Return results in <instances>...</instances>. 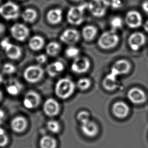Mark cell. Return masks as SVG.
<instances>
[{"instance_id":"cell-32","label":"cell","mask_w":148,"mask_h":148,"mask_svg":"<svg viewBox=\"0 0 148 148\" xmlns=\"http://www.w3.org/2000/svg\"><path fill=\"white\" fill-rule=\"evenodd\" d=\"M47 128L51 132L54 133H57L60 130V124L55 120H50L47 124Z\"/></svg>"},{"instance_id":"cell-25","label":"cell","mask_w":148,"mask_h":148,"mask_svg":"<svg viewBox=\"0 0 148 148\" xmlns=\"http://www.w3.org/2000/svg\"><path fill=\"white\" fill-rule=\"evenodd\" d=\"M103 86L108 91H113L118 87L117 77L112 74H108L105 77L103 81Z\"/></svg>"},{"instance_id":"cell-27","label":"cell","mask_w":148,"mask_h":148,"mask_svg":"<svg viewBox=\"0 0 148 148\" xmlns=\"http://www.w3.org/2000/svg\"><path fill=\"white\" fill-rule=\"evenodd\" d=\"M61 50V46L58 42H51L47 44L46 47L47 54L52 57L56 56L58 55Z\"/></svg>"},{"instance_id":"cell-43","label":"cell","mask_w":148,"mask_h":148,"mask_svg":"<svg viewBox=\"0 0 148 148\" xmlns=\"http://www.w3.org/2000/svg\"><path fill=\"white\" fill-rule=\"evenodd\" d=\"M118 1H119V0H112V2L114 4H115L117 2H118Z\"/></svg>"},{"instance_id":"cell-2","label":"cell","mask_w":148,"mask_h":148,"mask_svg":"<svg viewBox=\"0 0 148 148\" xmlns=\"http://www.w3.org/2000/svg\"><path fill=\"white\" fill-rule=\"evenodd\" d=\"M75 90V84L68 78H62L57 82L55 88V93L58 98L67 99L72 95Z\"/></svg>"},{"instance_id":"cell-30","label":"cell","mask_w":148,"mask_h":148,"mask_svg":"<svg viewBox=\"0 0 148 148\" xmlns=\"http://www.w3.org/2000/svg\"><path fill=\"white\" fill-rule=\"evenodd\" d=\"M80 51L76 47L70 46L65 51V54L67 57L69 58H76L78 56Z\"/></svg>"},{"instance_id":"cell-18","label":"cell","mask_w":148,"mask_h":148,"mask_svg":"<svg viewBox=\"0 0 148 148\" xmlns=\"http://www.w3.org/2000/svg\"><path fill=\"white\" fill-rule=\"evenodd\" d=\"M128 105L123 102H115L112 107V112L114 116L119 119L126 118L130 113Z\"/></svg>"},{"instance_id":"cell-28","label":"cell","mask_w":148,"mask_h":148,"mask_svg":"<svg viewBox=\"0 0 148 148\" xmlns=\"http://www.w3.org/2000/svg\"><path fill=\"white\" fill-rule=\"evenodd\" d=\"M40 145L41 148H56L57 142L53 138L46 136L40 139Z\"/></svg>"},{"instance_id":"cell-36","label":"cell","mask_w":148,"mask_h":148,"mask_svg":"<svg viewBox=\"0 0 148 148\" xmlns=\"http://www.w3.org/2000/svg\"><path fill=\"white\" fill-rule=\"evenodd\" d=\"M142 8L145 13L148 14V0L143 2L142 5Z\"/></svg>"},{"instance_id":"cell-10","label":"cell","mask_w":148,"mask_h":148,"mask_svg":"<svg viewBox=\"0 0 148 148\" xmlns=\"http://www.w3.org/2000/svg\"><path fill=\"white\" fill-rule=\"evenodd\" d=\"M90 62L88 58L84 57H77L74 59L71 66L73 72L77 74H83L86 72L90 68Z\"/></svg>"},{"instance_id":"cell-41","label":"cell","mask_w":148,"mask_h":148,"mask_svg":"<svg viewBox=\"0 0 148 148\" xmlns=\"http://www.w3.org/2000/svg\"><path fill=\"white\" fill-rule=\"evenodd\" d=\"M3 98V93L2 91L0 90V102L2 101Z\"/></svg>"},{"instance_id":"cell-12","label":"cell","mask_w":148,"mask_h":148,"mask_svg":"<svg viewBox=\"0 0 148 148\" xmlns=\"http://www.w3.org/2000/svg\"><path fill=\"white\" fill-rule=\"evenodd\" d=\"M131 64L128 60L124 59L117 60L113 64L111 69V74L115 77L126 75L130 72Z\"/></svg>"},{"instance_id":"cell-15","label":"cell","mask_w":148,"mask_h":148,"mask_svg":"<svg viewBox=\"0 0 148 148\" xmlns=\"http://www.w3.org/2000/svg\"><path fill=\"white\" fill-rule=\"evenodd\" d=\"M146 42V38L144 34L140 32L134 33L130 35L128 39V43L130 49L136 51L144 46Z\"/></svg>"},{"instance_id":"cell-5","label":"cell","mask_w":148,"mask_h":148,"mask_svg":"<svg viewBox=\"0 0 148 148\" xmlns=\"http://www.w3.org/2000/svg\"><path fill=\"white\" fill-rule=\"evenodd\" d=\"M19 14V7L14 2L8 1L0 6V15L5 20H15Z\"/></svg>"},{"instance_id":"cell-23","label":"cell","mask_w":148,"mask_h":148,"mask_svg":"<svg viewBox=\"0 0 148 148\" xmlns=\"http://www.w3.org/2000/svg\"><path fill=\"white\" fill-rule=\"evenodd\" d=\"M44 39L39 35H35L30 38L28 42V46L31 50L35 51L42 50L44 46Z\"/></svg>"},{"instance_id":"cell-13","label":"cell","mask_w":148,"mask_h":148,"mask_svg":"<svg viewBox=\"0 0 148 148\" xmlns=\"http://www.w3.org/2000/svg\"><path fill=\"white\" fill-rule=\"evenodd\" d=\"M127 98L130 102L134 104H141L146 102V94L140 88L134 87L130 89L127 92Z\"/></svg>"},{"instance_id":"cell-21","label":"cell","mask_w":148,"mask_h":148,"mask_svg":"<svg viewBox=\"0 0 148 148\" xmlns=\"http://www.w3.org/2000/svg\"><path fill=\"white\" fill-rule=\"evenodd\" d=\"M48 22L52 25H56L62 20V11L59 8H55L49 10L46 15Z\"/></svg>"},{"instance_id":"cell-7","label":"cell","mask_w":148,"mask_h":148,"mask_svg":"<svg viewBox=\"0 0 148 148\" xmlns=\"http://www.w3.org/2000/svg\"><path fill=\"white\" fill-rule=\"evenodd\" d=\"M44 74L43 68L38 65L28 66L24 70L23 77L27 82L34 83L38 82L42 78Z\"/></svg>"},{"instance_id":"cell-31","label":"cell","mask_w":148,"mask_h":148,"mask_svg":"<svg viewBox=\"0 0 148 148\" xmlns=\"http://www.w3.org/2000/svg\"><path fill=\"white\" fill-rule=\"evenodd\" d=\"M9 143V137L4 128L0 127V148H4Z\"/></svg>"},{"instance_id":"cell-29","label":"cell","mask_w":148,"mask_h":148,"mask_svg":"<svg viewBox=\"0 0 148 148\" xmlns=\"http://www.w3.org/2000/svg\"><path fill=\"white\" fill-rule=\"evenodd\" d=\"M111 30L116 31L122 28L123 26V20L119 16H115L111 19L110 22Z\"/></svg>"},{"instance_id":"cell-42","label":"cell","mask_w":148,"mask_h":148,"mask_svg":"<svg viewBox=\"0 0 148 148\" xmlns=\"http://www.w3.org/2000/svg\"><path fill=\"white\" fill-rule=\"evenodd\" d=\"M70 1H71L73 2H80L81 0H70Z\"/></svg>"},{"instance_id":"cell-14","label":"cell","mask_w":148,"mask_h":148,"mask_svg":"<svg viewBox=\"0 0 148 148\" xmlns=\"http://www.w3.org/2000/svg\"><path fill=\"white\" fill-rule=\"evenodd\" d=\"M125 22L130 28H138L142 24V16L140 13L135 10H132L126 13Z\"/></svg>"},{"instance_id":"cell-38","label":"cell","mask_w":148,"mask_h":148,"mask_svg":"<svg viewBox=\"0 0 148 148\" xmlns=\"http://www.w3.org/2000/svg\"><path fill=\"white\" fill-rule=\"evenodd\" d=\"M5 32V26L3 24L0 22V37L3 36Z\"/></svg>"},{"instance_id":"cell-1","label":"cell","mask_w":148,"mask_h":148,"mask_svg":"<svg viewBox=\"0 0 148 148\" xmlns=\"http://www.w3.org/2000/svg\"><path fill=\"white\" fill-rule=\"evenodd\" d=\"M77 119L82 123L81 130L86 136L92 138L96 136L98 128L96 123L89 119V114L86 111H82L77 115Z\"/></svg>"},{"instance_id":"cell-37","label":"cell","mask_w":148,"mask_h":148,"mask_svg":"<svg viewBox=\"0 0 148 148\" xmlns=\"http://www.w3.org/2000/svg\"><path fill=\"white\" fill-rule=\"evenodd\" d=\"M5 117V114L4 111L2 110V109H0V125L2 124V123L4 121V119Z\"/></svg>"},{"instance_id":"cell-8","label":"cell","mask_w":148,"mask_h":148,"mask_svg":"<svg viewBox=\"0 0 148 148\" xmlns=\"http://www.w3.org/2000/svg\"><path fill=\"white\" fill-rule=\"evenodd\" d=\"M1 46L5 51L7 56L11 59L17 60L21 56L22 50L20 47L10 43L8 38L2 40Z\"/></svg>"},{"instance_id":"cell-3","label":"cell","mask_w":148,"mask_h":148,"mask_svg":"<svg viewBox=\"0 0 148 148\" xmlns=\"http://www.w3.org/2000/svg\"><path fill=\"white\" fill-rule=\"evenodd\" d=\"M88 4L71 7L68 10L66 16L68 23L74 26L82 24L84 20V12Z\"/></svg>"},{"instance_id":"cell-26","label":"cell","mask_w":148,"mask_h":148,"mask_svg":"<svg viewBox=\"0 0 148 148\" xmlns=\"http://www.w3.org/2000/svg\"><path fill=\"white\" fill-rule=\"evenodd\" d=\"M21 17L25 22L33 23L37 18L38 13L32 8H27L22 12Z\"/></svg>"},{"instance_id":"cell-24","label":"cell","mask_w":148,"mask_h":148,"mask_svg":"<svg viewBox=\"0 0 148 148\" xmlns=\"http://www.w3.org/2000/svg\"><path fill=\"white\" fill-rule=\"evenodd\" d=\"M98 33V29L96 26L88 25L82 28V36L85 41L90 42L94 39Z\"/></svg>"},{"instance_id":"cell-11","label":"cell","mask_w":148,"mask_h":148,"mask_svg":"<svg viewBox=\"0 0 148 148\" xmlns=\"http://www.w3.org/2000/svg\"><path fill=\"white\" fill-rule=\"evenodd\" d=\"M80 39V34L74 28H68L64 30L60 36V40L64 44L73 46Z\"/></svg>"},{"instance_id":"cell-33","label":"cell","mask_w":148,"mask_h":148,"mask_svg":"<svg viewBox=\"0 0 148 148\" xmlns=\"http://www.w3.org/2000/svg\"><path fill=\"white\" fill-rule=\"evenodd\" d=\"M90 80L86 78H81L77 82V86L80 90H85L88 89L90 86Z\"/></svg>"},{"instance_id":"cell-35","label":"cell","mask_w":148,"mask_h":148,"mask_svg":"<svg viewBox=\"0 0 148 148\" xmlns=\"http://www.w3.org/2000/svg\"><path fill=\"white\" fill-rule=\"evenodd\" d=\"M47 56L45 54H41L38 55V56H36V60L37 62L40 64H44L46 63L47 61Z\"/></svg>"},{"instance_id":"cell-34","label":"cell","mask_w":148,"mask_h":148,"mask_svg":"<svg viewBox=\"0 0 148 148\" xmlns=\"http://www.w3.org/2000/svg\"><path fill=\"white\" fill-rule=\"evenodd\" d=\"M16 66L11 63H6L3 65L2 71L6 75H11L16 72Z\"/></svg>"},{"instance_id":"cell-20","label":"cell","mask_w":148,"mask_h":148,"mask_svg":"<svg viewBox=\"0 0 148 148\" xmlns=\"http://www.w3.org/2000/svg\"><path fill=\"white\" fill-rule=\"evenodd\" d=\"M5 84L6 91L10 95L16 96L19 94L22 90V85L16 79H9L5 82Z\"/></svg>"},{"instance_id":"cell-16","label":"cell","mask_w":148,"mask_h":148,"mask_svg":"<svg viewBox=\"0 0 148 148\" xmlns=\"http://www.w3.org/2000/svg\"><path fill=\"white\" fill-rule=\"evenodd\" d=\"M40 102L39 94L33 91L27 92L24 96L23 104L26 108L33 109L38 106Z\"/></svg>"},{"instance_id":"cell-19","label":"cell","mask_w":148,"mask_h":148,"mask_svg":"<svg viewBox=\"0 0 148 148\" xmlns=\"http://www.w3.org/2000/svg\"><path fill=\"white\" fill-rule=\"evenodd\" d=\"M27 121L23 116H16L13 118L10 122V127L14 132L21 133L26 129Z\"/></svg>"},{"instance_id":"cell-9","label":"cell","mask_w":148,"mask_h":148,"mask_svg":"<svg viewBox=\"0 0 148 148\" xmlns=\"http://www.w3.org/2000/svg\"><path fill=\"white\" fill-rule=\"evenodd\" d=\"M10 33L14 39L19 42H23L28 38L29 30L24 24L16 23L11 27Z\"/></svg>"},{"instance_id":"cell-39","label":"cell","mask_w":148,"mask_h":148,"mask_svg":"<svg viewBox=\"0 0 148 148\" xmlns=\"http://www.w3.org/2000/svg\"><path fill=\"white\" fill-rule=\"evenodd\" d=\"M144 28L145 31L148 33V20L145 22V24L144 25Z\"/></svg>"},{"instance_id":"cell-6","label":"cell","mask_w":148,"mask_h":148,"mask_svg":"<svg viewBox=\"0 0 148 148\" xmlns=\"http://www.w3.org/2000/svg\"><path fill=\"white\" fill-rule=\"evenodd\" d=\"M109 5L108 0H90L88 4V8L93 16L102 17L106 14Z\"/></svg>"},{"instance_id":"cell-17","label":"cell","mask_w":148,"mask_h":148,"mask_svg":"<svg viewBox=\"0 0 148 148\" xmlns=\"http://www.w3.org/2000/svg\"><path fill=\"white\" fill-rule=\"evenodd\" d=\"M43 110L47 116L54 117L57 115L59 113L60 106L55 100L49 98L45 102Z\"/></svg>"},{"instance_id":"cell-44","label":"cell","mask_w":148,"mask_h":148,"mask_svg":"<svg viewBox=\"0 0 148 148\" xmlns=\"http://www.w3.org/2000/svg\"><path fill=\"white\" fill-rule=\"evenodd\" d=\"M2 0H0V3H1V2H2Z\"/></svg>"},{"instance_id":"cell-40","label":"cell","mask_w":148,"mask_h":148,"mask_svg":"<svg viewBox=\"0 0 148 148\" xmlns=\"http://www.w3.org/2000/svg\"><path fill=\"white\" fill-rule=\"evenodd\" d=\"M4 78L2 76V75L0 74V84H2L3 82H4Z\"/></svg>"},{"instance_id":"cell-22","label":"cell","mask_w":148,"mask_h":148,"mask_svg":"<svg viewBox=\"0 0 148 148\" xmlns=\"http://www.w3.org/2000/svg\"><path fill=\"white\" fill-rule=\"evenodd\" d=\"M64 65L60 61H56L48 64L46 68V71L49 76L55 77L58 76L64 71Z\"/></svg>"},{"instance_id":"cell-4","label":"cell","mask_w":148,"mask_h":148,"mask_svg":"<svg viewBox=\"0 0 148 148\" xmlns=\"http://www.w3.org/2000/svg\"><path fill=\"white\" fill-rule=\"evenodd\" d=\"M119 41V38L116 31L111 30L103 33L99 38L98 45L104 50H109L116 47Z\"/></svg>"}]
</instances>
